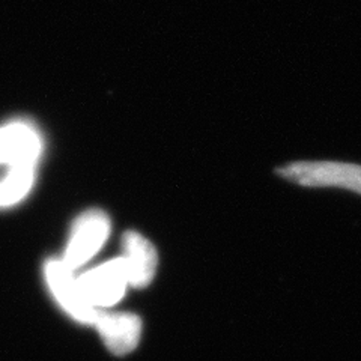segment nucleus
Masks as SVG:
<instances>
[{
	"mask_svg": "<svg viewBox=\"0 0 361 361\" xmlns=\"http://www.w3.org/2000/svg\"><path fill=\"white\" fill-rule=\"evenodd\" d=\"M122 247V257L127 265L128 283L135 289L146 288L154 280L157 271L158 257L155 247L143 235L134 231L123 233Z\"/></svg>",
	"mask_w": 361,
	"mask_h": 361,
	"instance_id": "7",
	"label": "nucleus"
},
{
	"mask_svg": "<svg viewBox=\"0 0 361 361\" xmlns=\"http://www.w3.org/2000/svg\"><path fill=\"white\" fill-rule=\"evenodd\" d=\"M85 300L94 309L110 307L123 297L128 283L127 265L123 257L98 265L77 279Z\"/></svg>",
	"mask_w": 361,
	"mask_h": 361,
	"instance_id": "4",
	"label": "nucleus"
},
{
	"mask_svg": "<svg viewBox=\"0 0 361 361\" xmlns=\"http://www.w3.org/2000/svg\"><path fill=\"white\" fill-rule=\"evenodd\" d=\"M94 325L106 348L118 357L133 353L139 345L142 321L137 314L127 312H98Z\"/></svg>",
	"mask_w": 361,
	"mask_h": 361,
	"instance_id": "6",
	"label": "nucleus"
},
{
	"mask_svg": "<svg viewBox=\"0 0 361 361\" xmlns=\"http://www.w3.org/2000/svg\"><path fill=\"white\" fill-rule=\"evenodd\" d=\"M37 167L8 169L0 178V208L14 207L25 199L35 185Z\"/></svg>",
	"mask_w": 361,
	"mask_h": 361,
	"instance_id": "8",
	"label": "nucleus"
},
{
	"mask_svg": "<svg viewBox=\"0 0 361 361\" xmlns=\"http://www.w3.org/2000/svg\"><path fill=\"white\" fill-rule=\"evenodd\" d=\"M109 233L110 220L106 212L99 209L83 212L73 224L62 262L71 271L80 268L101 250Z\"/></svg>",
	"mask_w": 361,
	"mask_h": 361,
	"instance_id": "3",
	"label": "nucleus"
},
{
	"mask_svg": "<svg viewBox=\"0 0 361 361\" xmlns=\"http://www.w3.org/2000/svg\"><path fill=\"white\" fill-rule=\"evenodd\" d=\"M44 148L42 134L33 122L16 119L0 126V166L37 167Z\"/></svg>",
	"mask_w": 361,
	"mask_h": 361,
	"instance_id": "2",
	"label": "nucleus"
},
{
	"mask_svg": "<svg viewBox=\"0 0 361 361\" xmlns=\"http://www.w3.org/2000/svg\"><path fill=\"white\" fill-rule=\"evenodd\" d=\"M44 276L53 297L73 319L87 325L95 324L98 310L85 300L78 281L74 277V271L62 261L51 259L44 265Z\"/></svg>",
	"mask_w": 361,
	"mask_h": 361,
	"instance_id": "5",
	"label": "nucleus"
},
{
	"mask_svg": "<svg viewBox=\"0 0 361 361\" xmlns=\"http://www.w3.org/2000/svg\"><path fill=\"white\" fill-rule=\"evenodd\" d=\"M277 173L302 187H338L361 195V166L337 161H295Z\"/></svg>",
	"mask_w": 361,
	"mask_h": 361,
	"instance_id": "1",
	"label": "nucleus"
}]
</instances>
